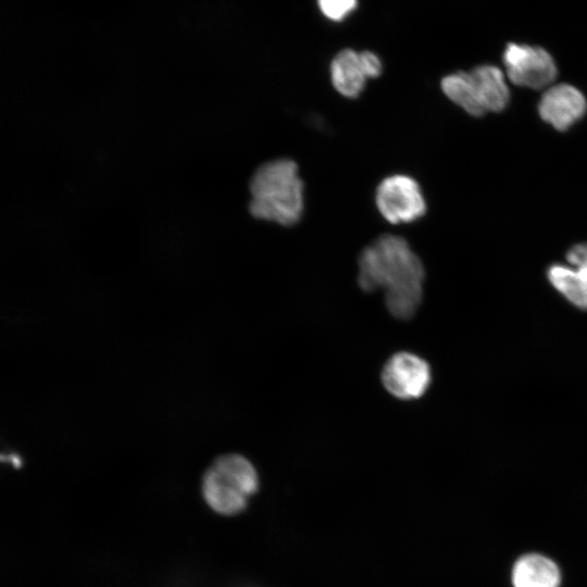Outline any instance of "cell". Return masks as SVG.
Here are the masks:
<instances>
[{"label": "cell", "instance_id": "obj_1", "mask_svg": "<svg viewBox=\"0 0 587 587\" xmlns=\"http://www.w3.org/2000/svg\"><path fill=\"white\" fill-rule=\"evenodd\" d=\"M424 278L421 259L400 236L383 235L360 254V288L383 289L387 310L396 319L413 317L422 302Z\"/></svg>", "mask_w": 587, "mask_h": 587}, {"label": "cell", "instance_id": "obj_2", "mask_svg": "<svg viewBox=\"0 0 587 587\" xmlns=\"http://www.w3.org/2000/svg\"><path fill=\"white\" fill-rule=\"evenodd\" d=\"M303 189L295 161L282 158L265 162L249 183V212L257 220L292 226L303 213Z\"/></svg>", "mask_w": 587, "mask_h": 587}, {"label": "cell", "instance_id": "obj_3", "mask_svg": "<svg viewBox=\"0 0 587 587\" xmlns=\"http://www.w3.org/2000/svg\"><path fill=\"white\" fill-rule=\"evenodd\" d=\"M258 487L259 476L254 465L239 453H226L207 469L201 491L213 511L232 516L247 508Z\"/></svg>", "mask_w": 587, "mask_h": 587}, {"label": "cell", "instance_id": "obj_4", "mask_svg": "<svg viewBox=\"0 0 587 587\" xmlns=\"http://www.w3.org/2000/svg\"><path fill=\"white\" fill-rule=\"evenodd\" d=\"M375 203L380 215L391 224L415 222L427 210L420 184L404 174L384 178L376 188Z\"/></svg>", "mask_w": 587, "mask_h": 587}, {"label": "cell", "instance_id": "obj_5", "mask_svg": "<svg viewBox=\"0 0 587 587\" xmlns=\"http://www.w3.org/2000/svg\"><path fill=\"white\" fill-rule=\"evenodd\" d=\"M508 78L517 86L541 89L557 76L553 58L544 48L510 42L503 51Z\"/></svg>", "mask_w": 587, "mask_h": 587}, {"label": "cell", "instance_id": "obj_6", "mask_svg": "<svg viewBox=\"0 0 587 587\" xmlns=\"http://www.w3.org/2000/svg\"><path fill=\"white\" fill-rule=\"evenodd\" d=\"M430 380L432 373L428 363L409 352L394 354L382 371V383L385 389L402 400H412L423 396Z\"/></svg>", "mask_w": 587, "mask_h": 587}, {"label": "cell", "instance_id": "obj_7", "mask_svg": "<svg viewBox=\"0 0 587 587\" xmlns=\"http://www.w3.org/2000/svg\"><path fill=\"white\" fill-rule=\"evenodd\" d=\"M586 110L587 102L584 95L569 84L549 87L538 105L540 117L561 132L582 118Z\"/></svg>", "mask_w": 587, "mask_h": 587}, {"label": "cell", "instance_id": "obj_8", "mask_svg": "<svg viewBox=\"0 0 587 587\" xmlns=\"http://www.w3.org/2000/svg\"><path fill=\"white\" fill-rule=\"evenodd\" d=\"M510 579L512 587H561L562 573L548 555L527 552L514 561Z\"/></svg>", "mask_w": 587, "mask_h": 587}, {"label": "cell", "instance_id": "obj_9", "mask_svg": "<svg viewBox=\"0 0 587 587\" xmlns=\"http://www.w3.org/2000/svg\"><path fill=\"white\" fill-rule=\"evenodd\" d=\"M330 79L341 96L349 99L358 98L367 79L360 53L352 49H344L337 53L330 63Z\"/></svg>", "mask_w": 587, "mask_h": 587}, {"label": "cell", "instance_id": "obj_10", "mask_svg": "<svg viewBox=\"0 0 587 587\" xmlns=\"http://www.w3.org/2000/svg\"><path fill=\"white\" fill-rule=\"evenodd\" d=\"M470 74L485 112H500L505 109L510 92L499 67L490 64L478 65Z\"/></svg>", "mask_w": 587, "mask_h": 587}, {"label": "cell", "instance_id": "obj_11", "mask_svg": "<svg viewBox=\"0 0 587 587\" xmlns=\"http://www.w3.org/2000/svg\"><path fill=\"white\" fill-rule=\"evenodd\" d=\"M550 286L572 308L587 312V284L569 264L553 263L546 271Z\"/></svg>", "mask_w": 587, "mask_h": 587}, {"label": "cell", "instance_id": "obj_12", "mask_svg": "<svg viewBox=\"0 0 587 587\" xmlns=\"http://www.w3.org/2000/svg\"><path fill=\"white\" fill-rule=\"evenodd\" d=\"M440 87L446 97L472 116L486 112L478 99L470 72H455L441 79Z\"/></svg>", "mask_w": 587, "mask_h": 587}, {"label": "cell", "instance_id": "obj_13", "mask_svg": "<svg viewBox=\"0 0 587 587\" xmlns=\"http://www.w3.org/2000/svg\"><path fill=\"white\" fill-rule=\"evenodd\" d=\"M322 13L332 21H341L357 7V0H317Z\"/></svg>", "mask_w": 587, "mask_h": 587}, {"label": "cell", "instance_id": "obj_14", "mask_svg": "<svg viewBox=\"0 0 587 587\" xmlns=\"http://www.w3.org/2000/svg\"><path fill=\"white\" fill-rule=\"evenodd\" d=\"M566 262L587 283V242L573 246L566 253Z\"/></svg>", "mask_w": 587, "mask_h": 587}, {"label": "cell", "instance_id": "obj_15", "mask_svg": "<svg viewBox=\"0 0 587 587\" xmlns=\"http://www.w3.org/2000/svg\"><path fill=\"white\" fill-rule=\"evenodd\" d=\"M360 59L367 78H376L382 74L383 64L375 53L371 51L360 52Z\"/></svg>", "mask_w": 587, "mask_h": 587}]
</instances>
